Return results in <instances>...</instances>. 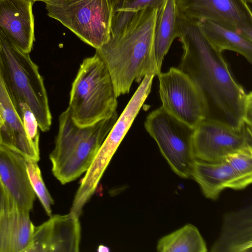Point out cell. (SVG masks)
I'll use <instances>...</instances> for the list:
<instances>
[{"label": "cell", "instance_id": "1", "mask_svg": "<svg viewBox=\"0 0 252 252\" xmlns=\"http://www.w3.org/2000/svg\"><path fill=\"white\" fill-rule=\"evenodd\" d=\"M183 53L179 68L194 82L206 108L207 119L238 128L252 124V94L234 79L222 53L207 40L196 22L179 16Z\"/></svg>", "mask_w": 252, "mask_h": 252}, {"label": "cell", "instance_id": "2", "mask_svg": "<svg viewBox=\"0 0 252 252\" xmlns=\"http://www.w3.org/2000/svg\"><path fill=\"white\" fill-rule=\"evenodd\" d=\"M157 10L117 11L109 40L96 49L109 70L117 97L129 93L133 82L158 74L154 49Z\"/></svg>", "mask_w": 252, "mask_h": 252}, {"label": "cell", "instance_id": "3", "mask_svg": "<svg viewBox=\"0 0 252 252\" xmlns=\"http://www.w3.org/2000/svg\"><path fill=\"white\" fill-rule=\"evenodd\" d=\"M118 119L117 112L93 125L80 127L68 107L59 117L55 147L49 156L52 172L63 185L73 181L90 167Z\"/></svg>", "mask_w": 252, "mask_h": 252}, {"label": "cell", "instance_id": "4", "mask_svg": "<svg viewBox=\"0 0 252 252\" xmlns=\"http://www.w3.org/2000/svg\"><path fill=\"white\" fill-rule=\"evenodd\" d=\"M0 64L4 81L18 114L20 104L26 103L33 113L40 129L48 131L52 116L38 67L29 54L19 49L1 30Z\"/></svg>", "mask_w": 252, "mask_h": 252}, {"label": "cell", "instance_id": "5", "mask_svg": "<svg viewBox=\"0 0 252 252\" xmlns=\"http://www.w3.org/2000/svg\"><path fill=\"white\" fill-rule=\"evenodd\" d=\"M118 105L109 70L97 53L81 63L70 93L69 106L74 123L86 127L110 117Z\"/></svg>", "mask_w": 252, "mask_h": 252}, {"label": "cell", "instance_id": "6", "mask_svg": "<svg viewBox=\"0 0 252 252\" xmlns=\"http://www.w3.org/2000/svg\"><path fill=\"white\" fill-rule=\"evenodd\" d=\"M121 0H46L48 15L96 49L110 39Z\"/></svg>", "mask_w": 252, "mask_h": 252}, {"label": "cell", "instance_id": "7", "mask_svg": "<svg viewBox=\"0 0 252 252\" xmlns=\"http://www.w3.org/2000/svg\"><path fill=\"white\" fill-rule=\"evenodd\" d=\"M144 126L172 170L181 178H191L196 159L192 147L194 128L161 107L147 116Z\"/></svg>", "mask_w": 252, "mask_h": 252}, {"label": "cell", "instance_id": "8", "mask_svg": "<svg viewBox=\"0 0 252 252\" xmlns=\"http://www.w3.org/2000/svg\"><path fill=\"white\" fill-rule=\"evenodd\" d=\"M252 124L238 128L204 119L194 128L193 152L196 159L210 162L224 160L229 155L252 149Z\"/></svg>", "mask_w": 252, "mask_h": 252}, {"label": "cell", "instance_id": "9", "mask_svg": "<svg viewBox=\"0 0 252 252\" xmlns=\"http://www.w3.org/2000/svg\"><path fill=\"white\" fill-rule=\"evenodd\" d=\"M158 76L161 107L166 112L193 128L206 118L203 96L186 73L173 67Z\"/></svg>", "mask_w": 252, "mask_h": 252}, {"label": "cell", "instance_id": "10", "mask_svg": "<svg viewBox=\"0 0 252 252\" xmlns=\"http://www.w3.org/2000/svg\"><path fill=\"white\" fill-rule=\"evenodd\" d=\"M181 18L207 20L231 29L252 41V13L244 0H176Z\"/></svg>", "mask_w": 252, "mask_h": 252}, {"label": "cell", "instance_id": "11", "mask_svg": "<svg viewBox=\"0 0 252 252\" xmlns=\"http://www.w3.org/2000/svg\"><path fill=\"white\" fill-rule=\"evenodd\" d=\"M154 74L144 76L140 84L111 129L88 169L93 177H102L118 147L149 95Z\"/></svg>", "mask_w": 252, "mask_h": 252}, {"label": "cell", "instance_id": "12", "mask_svg": "<svg viewBox=\"0 0 252 252\" xmlns=\"http://www.w3.org/2000/svg\"><path fill=\"white\" fill-rule=\"evenodd\" d=\"M80 239L79 217L71 212L56 215L34 226L27 252H79Z\"/></svg>", "mask_w": 252, "mask_h": 252}, {"label": "cell", "instance_id": "13", "mask_svg": "<svg viewBox=\"0 0 252 252\" xmlns=\"http://www.w3.org/2000/svg\"><path fill=\"white\" fill-rule=\"evenodd\" d=\"M26 160L20 153L0 143V178L15 204L30 212L35 194L29 178Z\"/></svg>", "mask_w": 252, "mask_h": 252}, {"label": "cell", "instance_id": "14", "mask_svg": "<svg viewBox=\"0 0 252 252\" xmlns=\"http://www.w3.org/2000/svg\"><path fill=\"white\" fill-rule=\"evenodd\" d=\"M0 143L38 161L39 149L29 138L4 81L0 64Z\"/></svg>", "mask_w": 252, "mask_h": 252}, {"label": "cell", "instance_id": "15", "mask_svg": "<svg viewBox=\"0 0 252 252\" xmlns=\"http://www.w3.org/2000/svg\"><path fill=\"white\" fill-rule=\"evenodd\" d=\"M33 3L30 0H0V30L28 54L34 40Z\"/></svg>", "mask_w": 252, "mask_h": 252}, {"label": "cell", "instance_id": "16", "mask_svg": "<svg viewBox=\"0 0 252 252\" xmlns=\"http://www.w3.org/2000/svg\"><path fill=\"white\" fill-rule=\"evenodd\" d=\"M207 198L217 199L226 188L245 189L252 183L237 172L225 160L210 162L196 159L191 173Z\"/></svg>", "mask_w": 252, "mask_h": 252}, {"label": "cell", "instance_id": "17", "mask_svg": "<svg viewBox=\"0 0 252 252\" xmlns=\"http://www.w3.org/2000/svg\"><path fill=\"white\" fill-rule=\"evenodd\" d=\"M211 251L252 252L251 207L227 214L224 217L220 235Z\"/></svg>", "mask_w": 252, "mask_h": 252}, {"label": "cell", "instance_id": "18", "mask_svg": "<svg viewBox=\"0 0 252 252\" xmlns=\"http://www.w3.org/2000/svg\"><path fill=\"white\" fill-rule=\"evenodd\" d=\"M29 212L15 205L0 213V252H27L34 227Z\"/></svg>", "mask_w": 252, "mask_h": 252}, {"label": "cell", "instance_id": "19", "mask_svg": "<svg viewBox=\"0 0 252 252\" xmlns=\"http://www.w3.org/2000/svg\"><path fill=\"white\" fill-rule=\"evenodd\" d=\"M178 13L176 0H164L158 8L154 31V49L157 75L162 62L175 38L178 36Z\"/></svg>", "mask_w": 252, "mask_h": 252}, {"label": "cell", "instance_id": "20", "mask_svg": "<svg viewBox=\"0 0 252 252\" xmlns=\"http://www.w3.org/2000/svg\"><path fill=\"white\" fill-rule=\"evenodd\" d=\"M203 35L218 51L230 50L252 63V41L236 32L207 20L197 22Z\"/></svg>", "mask_w": 252, "mask_h": 252}, {"label": "cell", "instance_id": "21", "mask_svg": "<svg viewBox=\"0 0 252 252\" xmlns=\"http://www.w3.org/2000/svg\"><path fill=\"white\" fill-rule=\"evenodd\" d=\"M157 250L159 252H206L207 248L198 229L187 224L160 239Z\"/></svg>", "mask_w": 252, "mask_h": 252}, {"label": "cell", "instance_id": "22", "mask_svg": "<svg viewBox=\"0 0 252 252\" xmlns=\"http://www.w3.org/2000/svg\"><path fill=\"white\" fill-rule=\"evenodd\" d=\"M27 172L32 187L39 199L47 214L52 216L51 206L54 200L49 193L42 177L37 161L27 158Z\"/></svg>", "mask_w": 252, "mask_h": 252}, {"label": "cell", "instance_id": "23", "mask_svg": "<svg viewBox=\"0 0 252 252\" xmlns=\"http://www.w3.org/2000/svg\"><path fill=\"white\" fill-rule=\"evenodd\" d=\"M239 174L252 181V149L240 151L227 156L224 160Z\"/></svg>", "mask_w": 252, "mask_h": 252}, {"label": "cell", "instance_id": "24", "mask_svg": "<svg viewBox=\"0 0 252 252\" xmlns=\"http://www.w3.org/2000/svg\"><path fill=\"white\" fill-rule=\"evenodd\" d=\"M19 114L22 120L25 130L35 147L39 149V133L36 119L27 104H20Z\"/></svg>", "mask_w": 252, "mask_h": 252}, {"label": "cell", "instance_id": "25", "mask_svg": "<svg viewBox=\"0 0 252 252\" xmlns=\"http://www.w3.org/2000/svg\"><path fill=\"white\" fill-rule=\"evenodd\" d=\"M164 0H121L117 11L136 12L147 8H158Z\"/></svg>", "mask_w": 252, "mask_h": 252}, {"label": "cell", "instance_id": "26", "mask_svg": "<svg viewBox=\"0 0 252 252\" xmlns=\"http://www.w3.org/2000/svg\"><path fill=\"white\" fill-rule=\"evenodd\" d=\"M15 205L9 192L0 178V213L10 209Z\"/></svg>", "mask_w": 252, "mask_h": 252}, {"label": "cell", "instance_id": "27", "mask_svg": "<svg viewBox=\"0 0 252 252\" xmlns=\"http://www.w3.org/2000/svg\"><path fill=\"white\" fill-rule=\"evenodd\" d=\"M109 249L108 248L104 247L103 246H99L98 249V251L99 252H105V251H108Z\"/></svg>", "mask_w": 252, "mask_h": 252}, {"label": "cell", "instance_id": "28", "mask_svg": "<svg viewBox=\"0 0 252 252\" xmlns=\"http://www.w3.org/2000/svg\"><path fill=\"white\" fill-rule=\"evenodd\" d=\"M245 0L246 2H247L248 3H250L251 4L252 3V0Z\"/></svg>", "mask_w": 252, "mask_h": 252}, {"label": "cell", "instance_id": "29", "mask_svg": "<svg viewBox=\"0 0 252 252\" xmlns=\"http://www.w3.org/2000/svg\"><path fill=\"white\" fill-rule=\"evenodd\" d=\"M31 0L32 2H34L35 1H41L44 2V1H45L46 0Z\"/></svg>", "mask_w": 252, "mask_h": 252}, {"label": "cell", "instance_id": "30", "mask_svg": "<svg viewBox=\"0 0 252 252\" xmlns=\"http://www.w3.org/2000/svg\"><path fill=\"white\" fill-rule=\"evenodd\" d=\"M1 122H0V127H1Z\"/></svg>", "mask_w": 252, "mask_h": 252}]
</instances>
